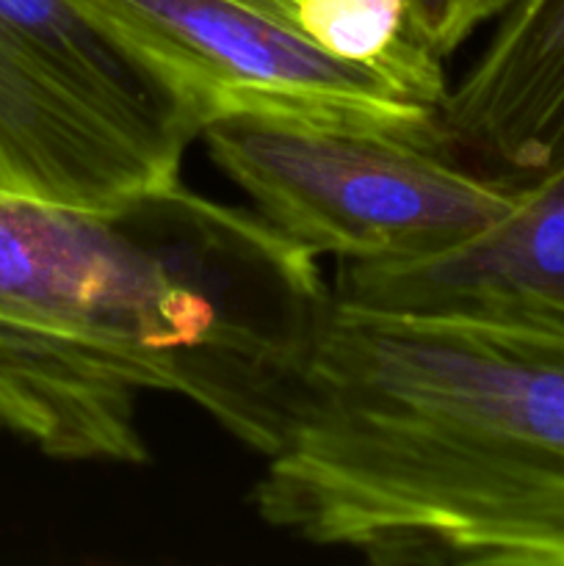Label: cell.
I'll use <instances>...</instances> for the list:
<instances>
[{"instance_id":"cell-1","label":"cell","mask_w":564,"mask_h":566,"mask_svg":"<svg viewBox=\"0 0 564 566\" xmlns=\"http://www.w3.org/2000/svg\"><path fill=\"white\" fill-rule=\"evenodd\" d=\"M330 304L315 254L182 180L105 213L0 191V434L144 468L166 392L269 457Z\"/></svg>"},{"instance_id":"cell-4","label":"cell","mask_w":564,"mask_h":566,"mask_svg":"<svg viewBox=\"0 0 564 566\" xmlns=\"http://www.w3.org/2000/svg\"><path fill=\"white\" fill-rule=\"evenodd\" d=\"M197 125L70 0H0V191L125 208L180 182Z\"/></svg>"},{"instance_id":"cell-7","label":"cell","mask_w":564,"mask_h":566,"mask_svg":"<svg viewBox=\"0 0 564 566\" xmlns=\"http://www.w3.org/2000/svg\"><path fill=\"white\" fill-rule=\"evenodd\" d=\"M453 158L520 188L564 166V0H512L440 108Z\"/></svg>"},{"instance_id":"cell-8","label":"cell","mask_w":564,"mask_h":566,"mask_svg":"<svg viewBox=\"0 0 564 566\" xmlns=\"http://www.w3.org/2000/svg\"><path fill=\"white\" fill-rule=\"evenodd\" d=\"M512 0H404L409 31L435 55H451L481 22L503 14Z\"/></svg>"},{"instance_id":"cell-2","label":"cell","mask_w":564,"mask_h":566,"mask_svg":"<svg viewBox=\"0 0 564 566\" xmlns=\"http://www.w3.org/2000/svg\"><path fill=\"white\" fill-rule=\"evenodd\" d=\"M249 492L379 566H564V318L335 302Z\"/></svg>"},{"instance_id":"cell-6","label":"cell","mask_w":564,"mask_h":566,"mask_svg":"<svg viewBox=\"0 0 564 566\" xmlns=\"http://www.w3.org/2000/svg\"><path fill=\"white\" fill-rule=\"evenodd\" d=\"M335 302L424 313H540L564 318V166L520 186L512 213L418 260H335Z\"/></svg>"},{"instance_id":"cell-5","label":"cell","mask_w":564,"mask_h":566,"mask_svg":"<svg viewBox=\"0 0 564 566\" xmlns=\"http://www.w3.org/2000/svg\"><path fill=\"white\" fill-rule=\"evenodd\" d=\"M202 127L258 99L437 130L440 108L307 36L304 0H70Z\"/></svg>"},{"instance_id":"cell-3","label":"cell","mask_w":564,"mask_h":566,"mask_svg":"<svg viewBox=\"0 0 564 566\" xmlns=\"http://www.w3.org/2000/svg\"><path fill=\"white\" fill-rule=\"evenodd\" d=\"M199 138L254 213L315 258H429L490 230L520 199L453 158L442 122L407 130L258 99L210 119Z\"/></svg>"}]
</instances>
